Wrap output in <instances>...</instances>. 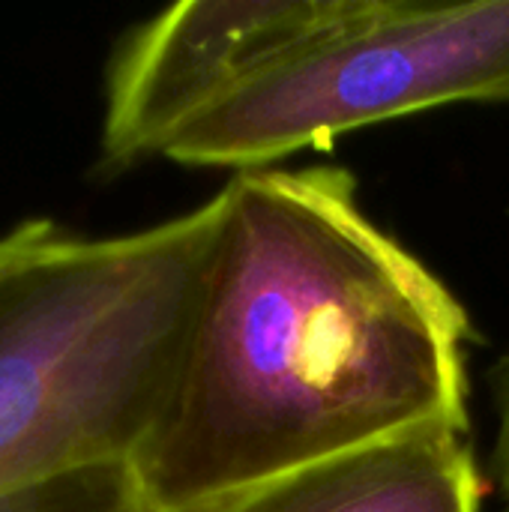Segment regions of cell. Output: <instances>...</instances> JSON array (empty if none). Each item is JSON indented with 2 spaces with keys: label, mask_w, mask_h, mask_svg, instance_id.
<instances>
[{
  "label": "cell",
  "mask_w": 509,
  "mask_h": 512,
  "mask_svg": "<svg viewBox=\"0 0 509 512\" xmlns=\"http://www.w3.org/2000/svg\"><path fill=\"white\" fill-rule=\"evenodd\" d=\"M171 396L132 465L156 512L420 429L468 432L474 324L342 165L228 180Z\"/></svg>",
  "instance_id": "cell-1"
},
{
  "label": "cell",
  "mask_w": 509,
  "mask_h": 512,
  "mask_svg": "<svg viewBox=\"0 0 509 512\" xmlns=\"http://www.w3.org/2000/svg\"><path fill=\"white\" fill-rule=\"evenodd\" d=\"M222 219L219 189L0 285V498L135 459L171 396Z\"/></svg>",
  "instance_id": "cell-2"
},
{
  "label": "cell",
  "mask_w": 509,
  "mask_h": 512,
  "mask_svg": "<svg viewBox=\"0 0 509 512\" xmlns=\"http://www.w3.org/2000/svg\"><path fill=\"white\" fill-rule=\"evenodd\" d=\"M456 102L509 105V0H375L345 33L186 123L165 159L243 174Z\"/></svg>",
  "instance_id": "cell-3"
},
{
  "label": "cell",
  "mask_w": 509,
  "mask_h": 512,
  "mask_svg": "<svg viewBox=\"0 0 509 512\" xmlns=\"http://www.w3.org/2000/svg\"><path fill=\"white\" fill-rule=\"evenodd\" d=\"M375 0H189L138 24L105 81L99 168L165 156L198 114L345 33Z\"/></svg>",
  "instance_id": "cell-4"
},
{
  "label": "cell",
  "mask_w": 509,
  "mask_h": 512,
  "mask_svg": "<svg viewBox=\"0 0 509 512\" xmlns=\"http://www.w3.org/2000/svg\"><path fill=\"white\" fill-rule=\"evenodd\" d=\"M468 432L420 429L369 444L186 512H483Z\"/></svg>",
  "instance_id": "cell-5"
},
{
  "label": "cell",
  "mask_w": 509,
  "mask_h": 512,
  "mask_svg": "<svg viewBox=\"0 0 509 512\" xmlns=\"http://www.w3.org/2000/svg\"><path fill=\"white\" fill-rule=\"evenodd\" d=\"M0 512H156L132 462L75 468L0 498Z\"/></svg>",
  "instance_id": "cell-6"
},
{
  "label": "cell",
  "mask_w": 509,
  "mask_h": 512,
  "mask_svg": "<svg viewBox=\"0 0 509 512\" xmlns=\"http://www.w3.org/2000/svg\"><path fill=\"white\" fill-rule=\"evenodd\" d=\"M81 237L51 219H24L0 237V285L66 255Z\"/></svg>",
  "instance_id": "cell-7"
},
{
  "label": "cell",
  "mask_w": 509,
  "mask_h": 512,
  "mask_svg": "<svg viewBox=\"0 0 509 512\" xmlns=\"http://www.w3.org/2000/svg\"><path fill=\"white\" fill-rule=\"evenodd\" d=\"M492 402H495V444H492V480L509 512V354H504L492 372Z\"/></svg>",
  "instance_id": "cell-8"
}]
</instances>
